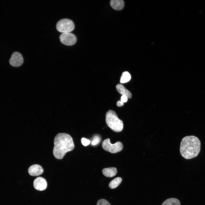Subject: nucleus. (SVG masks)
<instances>
[{
  "label": "nucleus",
  "instance_id": "obj_1",
  "mask_svg": "<svg viewBox=\"0 0 205 205\" xmlns=\"http://www.w3.org/2000/svg\"><path fill=\"white\" fill-rule=\"evenodd\" d=\"M54 144L53 155L60 159H62L67 152L73 150L75 146L72 137L65 133L58 134L54 138Z\"/></svg>",
  "mask_w": 205,
  "mask_h": 205
},
{
  "label": "nucleus",
  "instance_id": "obj_2",
  "mask_svg": "<svg viewBox=\"0 0 205 205\" xmlns=\"http://www.w3.org/2000/svg\"><path fill=\"white\" fill-rule=\"evenodd\" d=\"M200 142L196 137L193 136L184 137L181 141L180 151L184 158L190 159L196 157L200 149Z\"/></svg>",
  "mask_w": 205,
  "mask_h": 205
},
{
  "label": "nucleus",
  "instance_id": "obj_3",
  "mask_svg": "<svg viewBox=\"0 0 205 205\" xmlns=\"http://www.w3.org/2000/svg\"><path fill=\"white\" fill-rule=\"evenodd\" d=\"M106 122L107 125L114 132H119L123 129L122 121L118 118L116 113L112 110H109L107 112Z\"/></svg>",
  "mask_w": 205,
  "mask_h": 205
},
{
  "label": "nucleus",
  "instance_id": "obj_4",
  "mask_svg": "<svg viewBox=\"0 0 205 205\" xmlns=\"http://www.w3.org/2000/svg\"><path fill=\"white\" fill-rule=\"evenodd\" d=\"M57 30L63 33L70 32L75 28L74 24L71 20L68 19H64L59 20L56 25Z\"/></svg>",
  "mask_w": 205,
  "mask_h": 205
},
{
  "label": "nucleus",
  "instance_id": "obj_5",
  "mask_svg": "<svg viewBox=\"0 0 205 205\" xmlns=\"http://www.w3.org/2000/svg\"><path fill=\"white\" fill-rule=\"evenodd\" d=\"M102 147L105 150L112 153H116L122 151L123 145L120 142H117L114 144L110 143L109 138L105 139L102 144Z\"/></svg>",
  "mask_w": 205,
  "mask_h": 205
},
{
  "label": "nucleus",
  "instance_id": "obj_6",
  "mask_svg": "<svg viewBox=\"0 0 205 205\" xmlns=\"http://www.w3.org/2000/svg\"><path fill=\"white\" fill-rule=\"evenodd\" d=\"M61 42L67 46L74 44L77 41V38L73 34L70 32L63 33L60 36Z\"/></svg>",
  "mask_w": 205,
  "mask_h": 205
},
{
  "label": "nucleus",
  "instance_id": "obj_7",
  "mask_svg": "<svg viewBox=\"0 0 205 205\" xmlns=\"http://www.w3.org/2000/svg\"><path fill=\"white\" fill-rule=\"evenodd\" d=\"M23 58L22 55L19 52H15L12 55L9 60V62L12 66L18 67L23 63Z\"/></svg>",
  "mask_w": 205,
  "mask_h": 205
},
{
  "label": "nucleus",
  "instance_id": "obj_8",
  "mask_svg": "<svg viewBox=\"0 0 205 205\" xmlns=\"http://www.w3.org/2000/svg\"><path fill=\"white\" fill-rule=\"evenodd\" d=\"M47 183L46 180L41 177H37L34 181L33 186L36 190L42 191L45 190L47 186Z\"/></svg>",
  "mask_w": 205,
  "mask_h": 205
},
{
  "label": "nucleus",
  "instance_id": "obj_9",
  "mask_svg": "<svg viewBox=\"0 0 205 205\" xmlns=\"http://www.w3.org/2000/svg\"><path fill=\"white\" fill-rule=\"evenodd\" d=\"M28 172L29 174L32 176H38L42 174L43 172V169L42 167L38 164L32 165L29 168Z\"/></svg>",
  "mask_w": 205,
  "mask_h": 205
},
{
  "label": "nucleus",
  "instance_id": "obj_10",
  "mask_svg": "<svg viewBox=\"0 0 205 205\" xmlns=\"http://www.w3.org/2000/svg\"><path fill=\"white\" fill-rule=\"evenodd\" d=\"M116 88L118 92L122 95L126 96L128 99L131 98L132 95L131 93L122 84H117L116 85Z\"/></svg>",
  "mask_w": 205,
  "mask_h": 205
},
{
  "label": "nucleus",
  "instance_id": "obj_11",
  "mask_svg": "<svg viewBox=\"0 0 205 205\" xmlns=\"http://www.w3.org/2000/svg\"><path fill=\"white\" fill-rule=\"evenodd\" d=\"M103 175L108 177H112L115 176L117 173V170L114 167L103 169L102 170Z\"/></svg>",
  "mask_w": 205,
  "mask_h": 205
},
{
  "label": "nucleus",
  "instance_id": "obj_12",
  "mask_svg": "<svg viewBox=\"0 0 205 205\" xmlns=\"http://www.w3.org/2000/svg\"><path fill=\"white\" fill-rule=\"evenodd\" d=\"M110 3L112 7L116 10L122 9L124 6V2L122 0H112Z\"/></svg>",
  "mask_w": 205,
  "mask_h": 205
},
{
  "label": "nucleus",
  "instance_id": "obj_13",
  "mask_svg": "<svg viewBox=\"0 0 205 205\" xmlns=\"http://www.w3.org/2000/svg\"><path fill=\"white\" fill-rule=\"evenodd\" d=\"M122 181V179L121 177H116L110 182L109 184V186L111 189L114 188L119 185Z\"/></svg>",
  "mask_w": 205,
  "mask_h": 205
},
{
  "label": "nucleus",
  "instance_id": "obj_14",
  "mask_svg": "<svg viewBox=\"0 0 205 205\" xmlns=\"http://www.w3.org/2000/svg\"><path fill=\"white\" fill-rule=\"evenodd\" d=\"M162 205H181L179 200L175 198L168 199L165 200Z\"/></svg>",
  "mask_w": 205,
  "mask_h": 205
},
{
  "label": "nucleus",
  "instance_id": "obj_15",
  "mask_svg": "<svg viewBox=\"0 0 205 205\" xmlns=\"http://www.w3.org/2000/svg\"><path fill=\"white\" fill-rule=\"evenodd\" d=\"M131 78L130 73L128 71L123 72L122 74L120 79V83H124L129 81Z\"/></svg>",
  "mask_w": 205,
  "mask_h": 205
},
{
  "label": "nucleus",
  "instance_id": "obj_16",
  "mask_svg": "<svg viewBox=\"0 0 205 205\" xmlns=\"http://www.w3.org/2000/svg\"><path fill=\"white\" fill-rule=\"evenodd\" d=\"M101 138L98 135H95L93 137L91 142V145L95 146L99 143L101 141Z\"/></svg>",
  "mask_w": 205,
  "mask_h": 205
},
{
  "label": "nucleus",
  "instance_id": "obj_17",
  "mask_svg": "<svg viewBox=\"0 0 205 205\" xmlns=\"http://www.w3.org/2000/svg\"><path fill=\"white\" fill-rule=\"evenodd\" d=\"M97 205H111L110 203L105 199H102L99 200Z\"/></svg>",
  "mask_w": 205,
  "mask_h": 205
},
{
  "label": "nucleus",
  "instance_id": "obj_18",
  "mask_svg": "<svg viewBox=\"0 0 205 205\" xmlns=\"http://www.w3.org/2000/svg\"><path fill=\"white\" fill-rule=\"evenodd\" d=\"M81 142L83 145L84 146H87L91 143V141L89 140L84 138H81Z\"/></svg>",
  "mask_w": 205,
  "mask_h": 205
},
{
  "label": "nucleus",
  "instance_id": "obj_19",
  "mask_svg": "<svg viewBox=\"0 0 205 205\" xmlns=\"http://www.w3.org/2000/svg\"><path fill=\"white\" fill-rule=\"evenodd\" d=\"M128 100L127 97L124 95H122L120 98V100L123 102H127Z\"/></svg>",
  "mask_w": 205,
  "mask_h": 205
},
{
  "label": "nucleus",
  "instance_id": "obj_20",
  "mask_svg": "<svg viewBox=\"0 0 205 205\" xmlns=\"http://www.w3.org/2000/svg\"><path fill=\"white\" fill-rule=\"evenodd\" d=\"M116 104L117 106L119 107H120L123 106L124 105V102H122L120 100L118 101Z\"/></svg>",
  "mask_w": 205,
  "mask_h": 205
}]
</instances>
